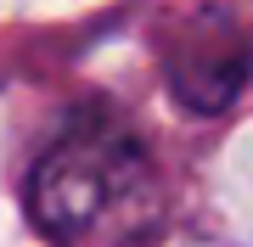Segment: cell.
I'll use <instances>...</instances> for the list:
<instances>
[{"mask_svg": "<svg viewBox=\"0 0 253 247\" xmlns=\"http://www.w3.org/2000/svg\"><path fill=\"white\" fill-rule=\"evenodd\" d=\"M253 73V51L225 17H197L169 51V84L191 112H225Z\"/></svg>", "mask_w": 253, "mask_h": 247, "instance_id": "2", "label": "cell"}, {"mask_svg": "<svg viewBox=\"0 0 253 247\" xmlns=\"http://www.w3.org/2000/svg\"><path fill=\"white\" fill-rule=\"evenodd\" d=\"M163 185L146 141L113 107H79L28 169V219L51 247H141L158 230Z\"/></svg>", "mask_w": 253, "mask_h": 247, "instance_id": "1", "label": "cell"}]
</instances>
